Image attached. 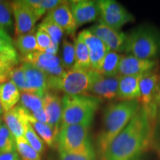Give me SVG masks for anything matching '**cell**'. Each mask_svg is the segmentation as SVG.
<instances>
[{
	"label": "cell",
	"mask_w": 160,
	"mask_h": 160,
	"mask_svg": "<svg viewBox=\"0 0 160 160\" xmlns=\"http://www.w3.org/2000/svg\"><path fill=\"white\" fill-rule=\"evenodd\" d=\"M125 52L127 55L154 60L160 55V33L154 27L141 25L128 35Z\"/></svg>",
	"instance_id": "cell-5"
},
{
	"label": "cell",
	"mask_w": 160,
	"mask_h": 160,
	"mask_svg": "<svg viewBox=\"0 0 160 160\" xmlns=\"http://www.w3.org/2000/svg\"><path fill=\"white\" fill-rule=\"evenodd\" d=\"M13 68L14 67L0 58V83L8 80V74Z\"/></svg>",
	"instance_id": "cell-39"
},
{
	"label": "cell",
	"mask_w": 160,
	"mask_h": 160,
	"mask_svg": "<svg viewBox=\"0 0 160 160\" xmlns=\"http://www.w3.org/2000/svg\"><path fill=\"white\" fill-rule=\"evenodd\" d=\"M42 101L44 109L48 117V124L53 129L56 137H57L60 131L62 113V98L56 92L48 91L42 97Z\"/></svg>",
	"instance_id": "cell-16"
},
{
	"label": "cell",
	"mask_w": 160,
	"mask_h": 160,
	"mask_svg": "<svg viewBox=\"0 0 160 160\" xmlns=\"http://www.w3.org/2000/svg\"><path fill=\"white\" fill-rule=\"evenodd\" d=\"M8 80L13 82L22 93H31L28 84L26 80L25 72L20 65L11 69L8 74Z\"/></svg>",
	"instance_id": "cell-31"
},
{
	"label": "cell",
	"mask_w": 160,
	"mask_h": 160,
	"mask_svg": "<svg viewBox=\"0 0 160 160\" xmlns=\"http://www.w3.org/2000/svg\"><path fill=\"white\" fill-rule=\"evenodd\" d=\"M122 55L119 53L109 51L104 57L100 66L99 73L106 77H113L118 76L119 62Z\"/></svg>",
	"instance_id": "cell-24"
},
{
	"label": "cell",
	"mask_w": 160,
	"mask_h": 160,
	"mask_svg": "<svg viewBox=\"0 0 160 160\" xmlns=\"http://www.w3.org/2000/svg\"><path fill=\"white\" fill-rule=\"evenodd\" d=\"M119 76L106 77L102 75L92 85L89 93L99 99L113 100L117 98Z\"/></svg>",
	"instance_id": "cell-19"
},
{
	"label": "cell",
	"mask_w": 160,
	"mask_h": 160,
	"mask_svg": "<svg viewBox=\"0 0 160 160\" xmlns=\"http://www.w3.org/2000/svg\"><path fill=\"white\" fill-rule=\"evenodd\" d=\"M38 29L42 30L45 33H47L51 37L52 42L58 45H59L65 33L59 26H58L57 24L47 17H45L43 21L39 24L38 26Z\"/></svg>",
	"instance_id": "cell-32"
},
{
	"label": "cell",
	"mask_w": 160,
	"mask_h": 160,
	"mask_svg": "<svg viewBox=\"0 0 160 160\" xmlns=\"http://www.w3.org/2000/svg\"><path fill=\"white\" fill-rule=\"evenodd\" d=\"M0 124H1V119H0Z\"/></svg>",
	"instance_id": "cell-43"
},
{
	"label": "cell",
	"mask_w": 160,
	"mask_h": 160,
	"mask_svg": "<svg viewBox=\"0 0 160 160\" xmlns=\"http://www.w3.org/2000/svg\"><path fill=\"white\" fill-rule=\"evenodd\" d=\"M19 60H21L22 62L30 63L35 66L38 69L43 71L47 77L51 76L55 70L63 66L59 57L48 54L45 52H33L19 57Z\"/></svg>",
	"instance_id": "cell-15"
},
{
	"label": "cell",
	"mask_w": 160,
	"mask_h": 160,
	"mask_svg": "<svg viewBox=\"0 0 160 160\" xmlns=\"http://www.w3.org/2000/svg\"><path fill=\"white\" fill-rule=\"evenodd\" d=\"M157 67V59H143L131 55H122L118 75L119 77L145 76L155 72Z\"/></svg>",
	"instance_id": "cell-9"
},
{
	"label": "cell",
	"mask_w": 160,
	"mask_h": 160,
	"mask_svg": "<svg viewBox=\"0 0 160 160\" xmlns=\"http://www.w3.org/2000/svg\"><path fill=\"white\" fill-rule=\"evenodd\" d=\"M73 45L75 48V64L73 68L91 70V59L87 46L79 38H76Z\"/></svg>",
	"instance_id": "cell-25"
},
{
	"label": "cell",
	"mask_w": 160,
	"mask_h": 160,
	"mask_svg": "<svg viewBox=\"0 0 160 160\" xmlns=\"http://www.w3.org/2000/svg\"><path fill=\"white\" fill-rule=\"evenodd\" d=\"M143 76L119 77L117 98L120 101L139 100V81Z\"/></svg>",
	"instance_id": "cell-20"
},
{
	"label": "cell",
	"mask_w": 160,
	"mask_h": 160,
	"mask_svg": "<svg viewBox=\"0 0 160 160\" xmlns=\"http://www.w3.org/2000/svg\"><path fill=\"white\" fill-rule=\"evenodd\" d=\"M46 17L59 26L67 34L73 37L78 28L72 14L69 2L62 1V3L50 11Z\"/></svg>",
	"instance_id": "cell-14"
},
{
	"label": "cell",
	"mask_w": 160,
	"mask_h": 160,
	"mask_svg": "<svg viewBox=\"0 0 160 160\" xmlns=\"http://www.w3.org/2000/svg\"><path fill=\"white\" fill-rule=\"evenodd\" d=\"M17 151L16 140L5 123L0 124V153Z\"/></svg>",
	"instance_id": "cell-29"
},
{
	"label": "cell",
	"mask_w": 160,
	"mask_h": 160,
	"mask_svg": "<svg viewBox=\"0 0 160 160\" xmlns=\"http://www.w3.org/2000/svg\"><path fill=\"white\" fill-rule=\"evenodd\" d=\"M11 7L15 21L16 37L34 33L36 23L39 17L27 0L11 2Z\"/></svg>",
	"instance_id": "cell-8"
},
{
	"label": "cell",
	"mask_w": 160,
	"mask_h": 160,
	"mask_svg": "<svg viewBox=\"0 0 160 160\" xmlns=\"http://www.w3.org/2000/svg\"><path fill=\"white\" fill-rule=\"evenodd\" d=\"M102 101L101 99L91 94L63 96L60 129L72 125L90 127Z\"/></svg>",
	"instance_id": "cell-3"
},
{
	"label": "cell",
	"mask_w": 160,
	"mask_h": 160,
	"mask_svg": "<svg viewBox=\"0 0 160 160\" xmlns=\"http://www.w3.org/2000/svg\"><path fill=\"white\" fill-rule=\"evenodd\" d=\"M102 74L93 70L72 68L59 77H48V91H62L65 95L86 94Z\"/></svg>",
	"instance_id": "cell-4"
},
{
	"label": "cell",
	"mask_w": 160,
	"mask_h": 160,
	"mask_svg": "<svg viewBox=\"0 0 160 160\" xmlns=\"http://www.w3.org/2000/svg\"><path fill=\"white\" fill-rule=\"evenodd\" d=\"M0 160H21L17 151L0 153Z\"/></svg>",
	"instance_id": "cell-40"
},
{
	"label": "cell",
	"mask_w": 160,
	"mask_h": 160,
	"mask_svg": "<svg viewBox=\"0 0 160 160\" xmlns=\"http://www.w3.org/2000/svg\"><path fill=\"white\" fill-rule=\"evenodd\" d=\"M11 2L0 1V28L7 31L11 30L13 24Z\"/></svg>",
	"instance_id": "cell-34"
},
{
	"label": "cell",
	"mask_w": 160,
	"mask_h": 160,
	"mask_svg": "<svg viewBox=\"0 0 160 160\" xmlns=\"http://www.w3.org/2000/svg\"><path fill=\"white\" fill-rule=\"evenodd\" d=\"M97 4L100 22L111 28L120 31L122 26L134 19L131 13L114 0H99Z\"/></svg>",
	"instance_id": "cell-7"
},
{
	"label": "cell",
	"mask_w": 160,
	"mask_h": 160,
	"mask_svg": "<svg viewBox=\"0 0 160 160\" xmlns=\"http://www.w3.org/2000/svg\"><path fill=\"white\" fill-rule=\"evenodd\" d=\"M28 2L35 10L38 17H42L47 11H51L58 5H60L62 1L59 0H27Z\"/></svg>",
	"instance_id": "cell-36"
},
{
	"label": "cell",
	"mask_w": 160,
	"mask_h": 160,
	"mask_svg": "<svg viewBox=\"0 0 160 160\" xmlns=\"http://www.w3.org/2000/svg\"><path fill=\"white\" fill-rule=\"evenodd\" d=\"M35 35L38 45V51L45 52L51 45L52 42L51 37L47 33L41 29H37Z\"/></svg>",
	"instance_id": "cell-38"
},
{
	"label": "cell",
	"mask_w": 160,
	"mask_h": 160,
	"mask_svg": "<svg viewBox=\"0 0 160 160\" xmlns=\"http://www.w3.org/2000/svg\"><path fill=\"white\" fill-rule=\"evenodd\" d=\"M141 107L139 100L119 101L104 111L102 128L97 137V149L102 154L110 143L127 126Z\"/></svg>",
	"instance_id": "cell-2"
},
{
	"label": "cell",
	"mask_w": 160,
	"mask_h": 160,
	"mask_svg": "<svg viewBox=\"0 0 160 160\" xmlns=\"http://www.w3.org/2000/svg\"><path fill=\"white\" fill-rule=\"evenodd\" d=\"M20 97L21 92L13 82L8 80L0 83V102L4 113L13 108Z\"/></svg>",
	"instance_id": "cell-21"
},
{
	"label": "cell",
	"mask_w": 160,
	"mask_h": 160,
	"mask_svg": "<svg viewBox=\"0 0 160 160\" xmlns=\"http://www.w3.org/2000/svg\"><path fill=\"white\" fill-rule=\"evenodd\" d=\"M4 112H3V110H2V105H1V102H0V116L2 114H3Z\"/></svg>",
	"instance_id": "cell-42"
},
{
	"label": "cell",
	"mask_w": 160,
	"mask_h": 160,
	"mask_svg": "<svg viewBox=\"0 0 160 160\" xmlns=\"http://www.w3.org/2000/svg\"><path fill=\"white\" fill-rule=\"evenodd\" d=\"M27 115L28 112L20 105L3 113L5 124L15 139L25 137V126L28 122Z\"/></svg>",
	"instance_id": "cell-17"
},
{
	"label": "cell",
	"mask_w": 160,
	"mask_h": 160,
	"mask_svg": "<svg viewBox=\"0 0 160 160\" xmlns=\"http://www.w3.org/2000/svg\"><path fill=\"white\" fill-rule=\"evenodd\" d=\"M19 101L20 105L29 113H33L44 108L42 98L35 93H22Z\"/></svg>",
	"instance_id": "cell-30"
},
{
	"label": "cell",
	"mask_w": 160,
	"mask_h": 160,
	"mask_svg": "<svg viewBox=\"0 0 160 160\" xmlns=\"http://www.w3.org/2000/svg\"><path fill=\"white\" fill-rule=\"evenodd\" d=\"M27 118L28 122L31 124L33 128L36 131V133L41 138L45 144H46L48 147H55L57 137H56L54 131L51 126L48 124L42 123L38 122L37 120H36L33 117V116L30 114L28 112Z\"/></svg>",
	"instance_id": "cell-23"
},
{
	"label": "cell",
	"mask_w": 160,
	"mask_h": 160,
	"mask_svg": "<svg viewBox=\"0 0 160 160\" xmlns=\"http://www.w3.org/2000/svg\"><path fill=\"white\" fill-rule=\"evenodd\" d=\"M159 83L160 74L156 71L143 76L139 81L140 104L147 110L152 119Z\"/></svg>",
	"instance_id": "cell-10"
},
{
	"label": "cell",
	"mask_w": 160,
	"mask_h": 160,
	"mask_svg": "<svg viewBox=\"0 0 160 160\" xmlns=\"http://www.w3.org/2000/svg\"><path fill=\"white\" fill-rule=\"evenodd\" d=\"M89 128L82 125H72L60 129L56 140L59 152L70 153L94 152L90 139Z\"/></svg>",
	"instance_id": "cell-6"
},
{
	"label": "cell",
	"mask_w": 160,
	"mask_h": 160,
	"mask_svg": "<svg viewBox=\"0 0 160 160\" xmlns=\"http://www.w3.org/2000/svg\"><path fill=\"white\" fill-rule=\"evenodd\" d=\"M69 5L78 28L94 22L99 17L97 1L73 0L69 2Z\"/></svg>",
	"instance_id": "cell-13"
},
{
	"label": "cell",
	"mask_w": 160,
	"mask_h": 160,
	"mask_svg": "<svg viewBox=\"0 0 160 160\" xmlns=\"http://www.w3.org/2000/svg\"><path fill=\"white\" fill-rule=\"evenodd\" d=\"M61 61L64 68L66 71L72 69L75 64V48L74 45L69 40L65 39L62 43Z\"/></svg>",
	"instance_id": "cell-33"
},
{
	"label": "cell",
	"mask_w": 160,
	"mask_h": 160,
	"mask_svg": "<svg viewBox=\"0 0 160 160\" xmlns=\"http://www.w3.org/2000/svg\"><path fill=\"white\" fill-rule=\"evenodd\" d=\"M21 65L25 72L26 80L31 90V93L42 98L48 91L47 75L30 63L22 62Z\"/></svg>",
	"instance_id": "cell-18"
},
{
	"label": "cell",
	"mask_w": 160,
	"mask_h": 160,
	"mask_svg": "<svg viewBox=\"0 0 160 160\" xmlns=\"http://www.w3.org/2000/svg\"><path fill=\"white\" fill-rule=\"evenodd\" d=\"M152 135L153 119L141 105L127 126L100 155L101 160H141L152 148Z\"/></svg>",
	"instance_id": "cell-1"
},
{
	"label": "cell",
	"mask_w": 160,
	"mask_h": 160,
	"mask_svg": "<svg viewBox=\"0 0 160 160\" xmlns=\"http://www.w3.org/2000/svg\"><path fill=\"white\" fill-rule=\"evenodd\" d=\"M77 38L82 41L88 49L91 69L99 72L104 57L110 50L105 43L93 34L89 29H85L78 34Z\"/></svg>",
	"instance_id": "cell-11"
},
{
	"label": "cell",
	"mask_w": 160,
	"mask_h": 160,
	"mask_svg": "<svg viewBox=\"0 0 160 160\" xmlns=\"http://www.w3.org/2000/svg\"><path fill=\"white\" fill-rule=\"evenodd\" d=\"M0 58L11 64L17 66L19 61L18 53L13 40L5 31L0 28Z\"/></svg>",
	"instance_id": "cell-22"
},
{
	"label": "cell",
	"mask_w": 160,
	"mask_h": 160,
	"mask_svg": "<svg viewBox=\"0 0 160 160\" xmlns=\"http://www.w3.org/2000/svg\"><path fill=\"white\" fill-rule=\"evenodd\" d=\"M58 51H59V45L57 43L53 42H51V45H50L49 47L45 50V53H48V54L57 56Z\"/></svg>",
	"instance_id": "cell-41"
},
{
	"label": "cell",
	"mask_w": 160,
	"mask_h": 160,
	"mask_svg": "<svg viewBox=\"0 0 160 160\" xmlns=\"http://www.w3.org/2000/svg\"><path fill=\"white\" fill-rule=\"evenodd\" d=\"M15 140L17 151L22 160H42L41 155L31 147L25 137L17 138Z\"/></svg>",
	"instance_id": "cell-28"
},
{
	"label": "cell",
	"mask_w": 160,
	"mask_h": 160,
	"mask_svg": "<svg viewBox=\"0 0 160 160\" xmlns=\"http://www.w3.org/2000/svg\"><path fill=\"white\" fill-rule=\"evenodd\" d=\"M152 148L160 157V83L155 101L153 117V135Z\"/></svg>",
	"instance_id": "cell-26"
},
{
	"label": "cell",
	"mask_w": 160,
	"mask_h": 160,
	"mask_svg": "<svg viewBox=\"0 0 160 160\" xmlns=\"http://www.w3.org/2000/svg\"><path fill=\"white\" fill-rule=\"evenodd\" d=\"M59 153V160H97L95 151L88 153H70L65 152Z\"/></svg>",
	"instance_id": "cell-37"
},
{
	"label": "cell",
	"mask_w": 160,
	"mask_h": 160,
	"mask_svg": "<svg viewBox=\"0 0 160 160\" xmlns=\"http://www.w3.org/2000/svg\"><path fill=\"white\" fill-rule=\"evenodd\" d=\"M16 46L22 57L38 51V45L35 33H27L18 37L16 41Z\"/></svg>",
	"instance_id": "cell-27"
},
{
	"label": "cell",
	"mask_w": 160,
	"mask_h": 160,
	"mask_svg": "<svg viewBox=\"0 0 160 160\" xmlns=\"http://www.w3.org/2000/svg\"><path fill=\"white\" fill-rule=\"evenodd\" d=\"M92 33L102 40L110 51L119 53L125 51L128 35L99 22L89 28Z\"/></svg>",
	"instance_id": "cell-12"
},
{
	"label": "cell",
	"mask_w": 160,
	"mask_h": 160,
	"mask_svg": "<svg viewBox=\"0 0 160 160\" xmlns=\"http://www.w3.org/2000/svg\"><path fill=\"white\" fill-rule=\"evenodd\" d=\"M25 138L28 141L32 148L35 150L37 153H39L40 155L43 154L45 151V142L42 140L34 129L33 128L31 124L29 122L27 123L25 126Z\"/></svg>",
	"instance_id": "cell-35"
}]
</instances>
